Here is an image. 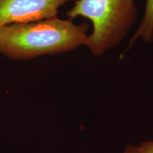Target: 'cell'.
Wrapping results in <instances>:
<instances>
[{
  "mask_svg": "<svg viewBox=\"0 0 153 153\" xmlns=\"http://www.w3.org/2000/svg\"><path fill=\"white\" fill-rule=\"evenodd\" d=\"M87 23L54 16L35 22L0 27V53L13 60H29L45 55L73 51L87 45Z\"/></svg>",
  "mask_w": 153,
  "mask_h": 153,
  "instance_id": "obj_1",
  "label": "cell"
},
{
  "mask_svg": "<svg viewBox=\"0 0 153 153\" xmlns=\"http://www.w3.org/2000/svg\"><path fill=\"white\" fill-rule=\"evenodd\" d=\"M67 15L91 21L93 30L87 46L101 56L121 43L135 24L137 9L134 0H76Z\"/></svg>",
  "mask_w": 153,
  "mask_h": 153,
  "instance_id": "obj_2",
  "label": "cell"
},
{
  "mask_svg": "<svg viewBox=\"0 0 153 153\" xmlns=\"http://www.w3.org/2000/svg\"><path fill=\"white\" fill-rule=\"evenodd\" d=\"M72 0H0V27L57 16L61 6Z\"/></svg>",
  "mask_w": 153,
  "mask_h": 153,
  "instance_id": "obj_3",
  "label": "cell"
},
{
  "mask_svg": "<svg viewBox=\"0 0 153 153\" xmlns=\"http://www.w3.org/2000/svg\"><path fill=\"white\" fill-rule=\"evenodd\" d=\"M139 38L146 43H151L153 41V0L146 1L144 16L130 40L128 50L131 48Z\"/></svg>",
  "mask_w": 153,
  "mask_h": 153,
  "instance_id": "obj_4",
  "label": "cell"
},
{
  "mask_svg": "<svg viewBox=\"0 0 153 153\" xmlns=\"http://www.w3.org/2000/svg\"><path fill=\"white\" fill-rule=\"evenodd\" d=\"M123 153H153V140L145 141L137 145H127Z\"/></svg>",
  "mask_w": 153,
  "mask_h": 153,
  "instance_id": "obj_5",
  "label": "cell"
}]
</instances>
